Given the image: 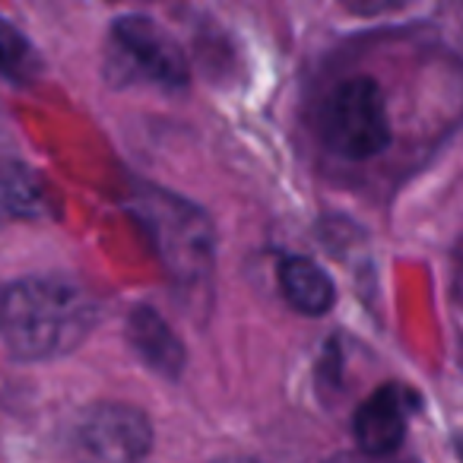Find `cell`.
I'll list each match as a JSON object with an SVG mask.
<instances>
[{"label":"cell","instance_id":"obj_2","mask_svg":"<svg viewBox=\"0 0 463 463\" xmlns=\"http://www.w3.org/2000/svg\"><path fill=\"white\" fill-rule=\"evenodd\" d=\"M130 213L140 219L181 292L210 289L213 279V229L203 210L168 191L143 187L130 200Z\"/></svg>","mask_w":463,"mask_h":463},{"label":"cell","instance_id":"obj_14","mask_svg":"<svg viewBox=\"0 0 463 463\" xmlns=\"http://www.w3.org/2000/svg\"><path fill=\"white\" fill-rule=\"evenodd\" d=\"M457 454H460V463H463V435L457 438Z\"/></svg>","mask_w":463,"mask_h":463},{"label":"cell","instance_id":"obj_12","mask_svg":"<svg viewBox=\"0 0 463 463\" xmlns=\"http://www.w3.org/2000/svg\"><path fill=\"white\" fill-rule=\"evenodd\" d=\"M327 463H416V460H403V457L393 454H365V450H353V454H336Z\"/></svg>","mask_w":463,"mask_h":463},{"label":"cell","instance_id":"obj_8","mask_svg":"<svg viewBox=\"0 0 463 463\" xmlns=\"http://www.w3.org/2000/svg\"><path fill=\"white\" fill-rule=\"evenodd\" d=\"M279 289L283 298L302 315H327L336 292L330 277L311 258H283L279 260Z\"/></svg>","mask_w":463,"mask_h":463},{"label":"cell","instance_id":"obj_10","mask_svg":"<svg viewBox=\"0 0 463 463\" xmlns=\"http://www.w3.org/2000/svg\"><path fill=\"white\" fill-rule=\"evenodd\" d=\"M0 73L10 83H33L42 73V58L33 42L0 16Z\"/></svg>","mask_w":463,"mask_h":463},{"label":"cell","instance_id":"obj_13","mask_svg":"<svg viewBox=\"0 0 463 463\" xmlns=\"http://www.w3.org/2000/svg\"><path fill=\"white\" fill-rule=\"evenodd\" d=\"M213 463H258V460H248V457H222V460H213Z\"/></svg>","mask_w":463,"mask_h":463},{"label":"cell","instance_id":"obj_3","mask_svg":"<svg viewBox=\"0 0 463 463\" xmlns=\"http://www.w3.org/2000/svg\"><path fill=\"white\" fill-rule=\"evenodd\" d=\"M105 77L115 86H153V90H184L191 67L181 45L149 16L115 20L105 48Z\"/></svg>","mask_w":463,"mask_h":463},{"label":"cell","instance_id":"obj_6","mask_svg":"<svg viewBox=\"0 0 463 463\" xmlns=\"http://www.w3.org/2000/svg\"><path fill=\"white\" fill-rule=\"evenodd\" d=\"M412 406H416V397L406 387L400 384L378 387L355 410L353 431H355V441H359V450H365V454H393L403 444Z\"/></svg>","mask_w":463,"mask_h":463},{"label":"cell","instance_id":"obj_1","mask_svg":"<svg viewBox=\"0 0 463 463\" xmlns=\"http://www.w3.org/2000/svg\"><path fill=\"white\" fill-rule=\"evenodd\" d=\"M99 321V305L64 277H26L0 289V336L16 359H58L80 346Z\"/></svg>","mask_w":463,"mask_h":463},{"label":"cell","instance_id":"obj_5","mask_svg":"<svg viewBox=\"0 0 463 463\" xmlns=\"http://www.w3.org/2000/svg\"><path fill=\"white\" fill-rule=\"evenodd\" d=\"M77 441L102 463H140L153 448V425L137 406L99 403L83 412Z\"/></svg>","mask_w":463,"mask_h":463},{"label":"cell","instance_id":"obj_7","mask_svg":"<svg viewBox=\"0 0 463 463\" xmlns=\"http://www.w3.org/2000/svg\"><path fill=\"white\" fill-rule=\"evenodd\" d=\"M128 340H130V346H134V353L140 355L156 374H162V378L175 381L184 372V359H187L184 343H181L178 336H175V330L162 321L159 311L146 308V305L130 311Z\"/></svg>","mask_w":463,"mask_h":463},{"label":"cell","instance_id":"obj_9","mask_svg":"<svg viewBox=\"0 0 463 463\" xmlns=\"http://www.w3.org/2000/svg\"><path fill=\"white\" fill-rule=\"evenodd\" d=\"M48 216V191L33 168L0 159V225Z\"/></svg>","mask_w":463,"mask_h":463},{"label":"cell","instance_id":"obj_11","mask_svg":"<svg viewBox=\"0 0 463 463\" xmlns=\"http://www.w3.org/2000/svg\"><path fill=\"white\" fill-rule=\"evenodd\" d=\"M340 4L355 16H384L403 10L410 0H340Z\"/></svg>","mask_w":463,"mask_h":463},{"label":"cell","instance_id":"obj_4","mask_svg":"<svg viewBox=\"0 0 463 463\" xmlns=\"http://www.w3.org/2000/svg\"><path fill=\"white\" fill-rule=\"evenodd\" d=\"M321 140L343 159H372L391 143V118L372 77L336 83L321 105Z\"/></svg>","mask_w":463,"mask_h":463}]
</instances>
